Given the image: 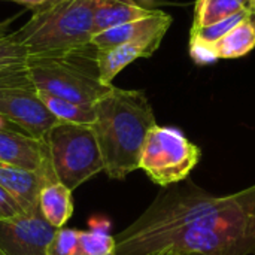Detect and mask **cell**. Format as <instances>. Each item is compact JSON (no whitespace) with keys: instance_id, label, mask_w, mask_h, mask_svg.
<instances>
[{"instance_id":"1","label":"cell","mask_w":255,"mask_h":255,"mask_svg":"<svg viewBox=\"0 0 255 255\" xmlns=\"http://www.w3.org/2000/svg\"><path fill=\"white\" fill-rule=\"evenodd\" d=\"M115 247L117 255H255V185L214 196L194 185L175 184L115 236Z\"/></svg>"},{"instance_id":"2","label":"cell","mask_w":255,"mask_h":255,"mask_svg":"<svg viewBox=\"0 0 255 255\" xmlns=\"http://www.w3.org/2000/svg\"><path fill=\"white\" fill-rule=\"evenodd\" d=\"M96 134L103 172L112 179H124L139 169V157L148 131L157 126L152 106L143 91L112 87L94 103Z\"/></svg>"},{"instance_id":"3","label":"cell","mask_w":255,"mask_h":255,"mask_svg":"<svg viewBox=\"0 0 255 255\" xmlns=\"http://www.w3.org/2000/svg\"><path fill=\"white\" fill-rule=\"evenodd\" d=\"M96 51L97 48L88 43L64 51L28 54L25 70L37 91L94 105L114 87L102 82Z\"/></svg>"},{"instance_id":"4","label":"cell","mask_w":255,"mask_h":255,"mask_svg":"<svg viewBox=\"0 0 255 255\" xmlns=\"http://www.w3.org/2000/svg\"><path fill=\"white\" fill-rule=\"evenodd\" d=\"M100 0H66L33 16L10 36L28 54L64 51L91 43Z\"/></svg>"},{"instance_id":"5","label":"cell","mask_w":255,"mask_h":255,"mask_svg":"<svg viewBox=\"0 0 255 255\" xmlns=\"http://www.w3.org/2000/svg\"><path fill=\"white\" fill-rule=\"evenodd\" d=\"M43 139L57 181L70 191L103 172L102 152L91 126L57 123Z\"/></svg>"},{"instance_id":"6","label":"cell","mask_w":255,"mask_h":255,"mask_svg":"<svg viewBox=\"0 0 255 255\" xmlns=\"http://www.w3.org/2000/svg\"><path fill=\"white\" fill-rule=\"evenodd\" d=\"M202 151L175 127L154 126L143 142L139 169L160 187H170L188 178L199 164Z\"/></svg>"},{"instance_id":"7","label":"cell","mask_w":255,"mask_h":255,"mask_svg":"<svg viewBox=\"0 0 255 255\" xmlns=\"http://www.w3.org/2000/svg\"><path fill=\"white\" fill-rule=\"evenodd\" d=\"M0 118L39 139L58 123L40 102L25 69L0 76Z\"/></svg>"},{"instance_id":"8","label":"cell","mask_w":255,"mask_h":255,"mask_svg":"<svg viewBox=\"0 0 255 255\" xmlns=\"http://www.w3.org/2000/svg\"><path fill=\"white\" fill-rule=\"evenodd\" d=\"M55 229L40 214L39 206L9 218H0L1 255H48Z\"/></svg>"},{"instance_id":"9","label":"cell","mask_w":255,"mask_h":255,"mask_svg":"<svg viewBox=\"0 0 255 255\" xmlns=\"http://www.w3.org/2000/svg\"><path fill=\"white\" fill-rule=\"evenodd\" d=\"M0 161L27 170L51 167L45 139L33 137L21 130L0 127Z\"/></svg>"},{"instance_id":"10","label":"cell","mask_w":255,"mask_h":255,"mask_svg":"<svg viewBox=\"0 0 255 255\" xmlns=\"http://www.w3.org/2000/svg\"><path fill=\"white\" fill-rule=\"evenodd\" d=\"M55 181L52 166L43 170H27L0 161V188H3L22 211L37 208L42 188Z\"/></svg>"},{"instance_id":"11","label":"cell","mask_w":255,"mask_h":255,"mask_svg":"<svg viewBox=\"0 0 255 255\" xmlns=\"http://www.w3.org/2000/svg\"><path fill=\"white\" fill-rule=\"evenodd\" d=\"M48 255H117L115 238L109 224L91 230L60 229L49 244Z\"/></svg>"},{"instance_id":"12","label":"cell","mask_w":255,"mask_h":255,"mask_svg":"<svg viewBox=\"0 0 255 255\" xmlns=\"http://www.w3.org/2000/svg\"><path fill=\"white\" fill-rule=\"evenodd\" d=\"M172 24V16L163 10H154L151 15L130 21L112 28H108L99 34H94L91 43L96 48H109L128 42L143 40L154 36H164Z\"/></svg>"},{"instance_id":"13","label":"cell","mask_w":255,"mask_h":255,"mask_svg":"<svg viewBox=\"0 0 255 255\" xmlns=\"http://www.w3.org/2000/svg\"><path fill=\"white\" fill-rule=\"evenodd\" d=\"M164 36H154L143 40L128 42L109 48H97L96 61L100 79L106 85H112L114 78L137 58L151 57L160 46Z\"/></svg>"},{"instance_id":"14","label":"cell","mask_w":255,"mask_h":255,"mask_svg":"<svg viewBox=\"0 0 255 255\" xmlns=\"http://www.w3.org/2000/svg\"><path fill=\"white\" fill-rule=\"evenodd\" d=\"M255 48V12L229 30L220 40L205 49L194 61L209 64L220 58H239Z\"/></svg>"},{"instance_id":"15","label":"cell","mask_w":255,"mask_h":255,"mask_svg":"<svg viewBox=\"0 0 255 255\" xmlns=\"http://www.w3.org/2000/svg\"><path fill=\"white\" fill-rule=\"evenodd\" d=\"M39 209L49 226L63 229L73 214L72 191L58 181L45 185L39 194Z\"/></svg>"},{"instance_id":"16","label":"cell","mask_w":255,"mask_h":255,"mask_svg":"<svg viewBox=\"0 0 255 255\" xmlns=\"http://www.w3.org/2000/svg\"><path fill=\"white\" fill-rule=\"evenodd\" d=\"M152 12V9H146L131 0H100L94 12V34L145 18Z\"/></svg>"},{"instance_id":"17","label":"cell","mask_w":255,"mask_h":255,"mask_svg":"<svg viewBox=\"0 0 255 255\" xmlns=\"http://www.w3.org/2000/svg\"><path fill=\"white\" fill-rule=\"evenodd\" d=\"M37 96L43 106L49 111V114L58 123H73V124H85L91 126L96 120L94 105H81L75 103L48 93L37 91Z\"/></svg>"},{"instance_id":"18","label":"cell","mask_w":255,"mask_h":255,"mask_svg":"<svg viewBox=\"0 0 255 255\" xmlns=\"http://www.w3.org/2000/svg\"><path fill=\"white\" fill-rule=\"evenodd\" d=\"M253 9H244L239 13H235L230 18H226L223 21H218L211 25L205 27H191V36H190V55L193 60H196L205 49H208L211 45H214L217 40H220L229 30H232L236 24L244 21L247 16H250Z\"/></svg>"},{"instance_id":"19","label":"cell","mask_w":255,"mask_h":255,"mask_svg":"<svg viewBox=\"0 0 255 255\" xmlns=\"http://www.w3.org/2000/svg\"><path fill=\"white\" fill-rule=\"evenodd\" d=\"M245 7L238 0H196L193 27H205L233 16Z\"/></svg>"},{"instance_id":"20","label":"cell","mask_w":255,"mask_h":255,"mask_svg":"<svg viewBox=\"0 0 255 255\" xmlns=\"http://www.w3.org/2000/svg\"><path fill=\"white\" fill-rule=\"evenodd\" d=\"M28 52L10 34L0 39V76L25 69Z\"/></svg>"},{"instance_id":"21","label":"cell","mask_w":255,"mask_h":255,"mask_svg":"<svg viewBox=\"0 0 255 255\" xmlns=\"http://www.w3.org/2000/svg\"><path fill=\"white\" fill-rule=\"evenodd\" d=\"M21 212H24L21 206L3 188H0V218H9Z\"/></svg>"},{"instance_id":"22","label":"cell","mask_w":255,"mask_h":255,"mask_svg":"<svg viewBox=\"0 0 255 255\" xmlns=\"http://www.w3.org/2000/svg\"><path fill=\"white\" fill-rule=\"evenodd\" d=\"M10 1H15V3H19L28 9H31L33 12H42V10H46V9H51L66 0H10Z\"/></svg>"},{"instance_id":"23","label":"cell","mask_w":255,"mask_h":255,"mask_svg":"<svg viewBox=\"0 0 255 255\" xmlns=\"http://www.w3.org/2000/svg\"><path fill=\"white\" fill-rule=\"evenodd\" d=\"M10 22H12V19H6V21H1V22H0V39L4 37V36H7Z\"/></svg>"},{"instance_id":"24","label":"cell","mask_w":255,"mask_h":255,"mask_svg":"<svg viewBox=\"0 0 255 255\" xmlns=\"http://www.w3.org/2000/svg\"><path fill=\"white\" fill-rule=\"evenodd\" d=\"M151 255H205L199 253H182V251H163V253H155Z\"/></svg>"},{"instance_id":"25","label":"cell","mask_w":255,"mask_h":255,"mask_svg":"<svg viewBox=\"0 0 255 255\" xmlns=\"http://www.w3.org/2000/svg\"><path fill=\"white\" fill-rule=\"evenodd\" d=\"M239 3H242L245 7H248V9H253V0H238ZM254 10V9H253Z\"/></svg>"},{"instance_id":"26","label":"cell","mask_w":255,"mask_h":255,"mask_svg":"<svg viewBox=\"0 0 255 255\" xmlns=\"http://www.w3.org/2000/svg\"><path fill=\"white\" fill-rule=\"evenodd\" d=\"M253 9L255 10V0H253Z\"/></svg>"},{"instance_id":"27","label":"cell","mask_w":255,"mask_h":255,"mask_svg":"<svg viewBox=\"0 0 255 255\" xmlns=\"http://www.w3.org/2000/svg\"><path fill=\"white\" fill-rule=\"evenodd\" d=\"M0 255H1V253H0Z\"/></svg>"}]
</instances>
